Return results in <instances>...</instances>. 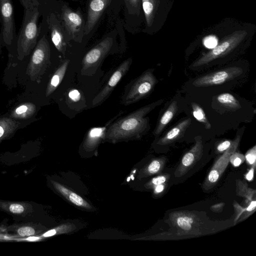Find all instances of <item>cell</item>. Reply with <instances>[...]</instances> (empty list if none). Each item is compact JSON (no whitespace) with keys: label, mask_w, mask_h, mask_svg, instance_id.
I'll use <instances>...</instances> for the list:
<instances>
[{"label":"cell","mask_w":256,"mask_h":256,"mask_svg":"<svg viewBox=\"0 0 256 256\" xmlns=\"http://www.w3.org/2000/svg\"><path fill=\"white\" fill-rule=\"evenodd\" d=\"M164 101L159 100L116 118L108 126L104 140L114 143L140 138L150 128L149 119L146 116Z\"/></svg>","instance_id":"1"},{"label":"cell","mask_w":256,"mask_h":256,"mask_svg":"<svg viewBox=\"0 0 256 256\" xmlns=\"http://www.w3.org/2000/svg\"><path fill=\"white\" fill-rule=\"evenodd\" d=\"M24 8L21 26L17 34L16 50L18 58L22 60L36 46L40 32L39 19L42 16V0H19Z\"/></svg>","instance_id":"2"},{"label":"cell","mask_w":256,"mask_h":256,"mask_svg":"<svg viewBox=\"0 0 256 256\" xmlns=\"http://www.w3.org/2000/svg\"><path fill=\"white\" fill-rule=\"evenodd\" d=\"M153 72V69L146 70L126 86L121 100L123 105L128 106L136 103L152 92L158 82Z\"/></svg>","instance_id":"3"},{"label":"cell","mask_w":256,"mask_h":256,"mask_svg":"<svg viewBox=\"0 0 256 256\" xmlns=\"http://www.w3.org/2000/svg\"><path fill=\"white\" fill-rule=\"evenodd\" d=\"M44 32L41 24L39 37L36 44L32 50L26 70V74L34 81L38 80L44 74L50 64V46L46 34Z\"/></svg>","instance_id":"4"},{"label":"cell","mask_w":256,"mask_h":256,"mask_svg":"<svg viewBox=\"0 0 256 256\" xmlns=\"http://www.w3.org/2000/svg\"><path fill=\"white\" fill-rule=\"evenodd\" d=\"M247 34L244 30L235 31L224 37L217 45L209 52L203 54L195 60L193 67L200 66L225 56L236 48L244 40Z\"/></svg>","instance_id":"5"},{"label":"cell","mask_w":256,"mask_h":256,"mask_svg":"<svg viewBox=\"0 0 256 256\" xmlns=\"http://www.w3.org/2000/svg\"><path fill=\"white\" fill-rule=\"evenodd\" d=\"M112 44V38L106 37L90 50L82 59L81 74L87 76L94 75L110 52Z\"/></svg>","instance_id":"6"},{"label":"cell","mask_w":256,"mask_h":256,"mask_svg":"<svg viewBox=\"0 0 256 256\" xmlns=\"http://www.w3.org/2000/svg\"><path fill=\"white\" fill-rule=\"evenodd\" d=\"M0 34L2 44L16 48L17 34L14 23L12 0H0Z\"/></svg>","instance_id":"7"},{"label":"cell","mask_w":256,"mask_h":256,"mask_svg":"<svg viewBox=\"0 0 256 256\" xmlns=\"http://www.w3.org/2000/svg\"><path fill=\"white\" fill-rule=\"evenodd\" d=\"M62 22L66 36L76 42H80L84 34V22L81 14L72 10L66 5L62 8Z\"/></svg>","instance_id":"8"},{"label":"cell","mask_w":256,"mask_h":256,"mask_svg":"<svg viewBox=\"0 0 256 256\" xmlns=\"http://www.w3.org/2000/svg\"><path fill=\"white\" fill-rule=\"evenodd\" d=\"M132 64V58H129L123 61L114 70L106 85L94 97L92 106L101 104L110 96L115 87L128 71Z\"/></svg>","instance_id":"9"},{"label":"cell","mask_w":256,"mask_h":256,"mask_svg":"<svg viewBox=\"0 0 256 256\" xmlns=\"http://www.w3.org/2000/svg\"><path fill=\"white\" fill-rule=\"evenodd\" d=\"M242 72V70L240 67H228L198 77L193 82L192 84L196 87L220 84L238 76Z\"/></svg>","instance_id":"10"},{"label":"cell","mask_w":256,"mask_h":256,"mask_svg":"<svg viewBox=\"0 0 256 256\" xmlns=\"http://www.w3.org/2000/svg\"><path fill=\"white\" fill-rule=\"evenodd\" d=\"M45 16L51 40L56 50L64 56L66 48V34L62 22L54 12H50L46 16Z\"/></svg>","instance_id":"11"},{"label":"cell","mask_w":256,"mask_h":256,"mask_svg":"<svg viewBox=\"0 0 256 256\" xmlns=\"http://www.w3.org/2000/svg\"><path fill=\"white\" fill-rule=\"evenodd\" d=\"M240 136H238L232 140L231 146L224 152L222 155L216 160L208 176L205 184L212 186L216 183L230 162V156L236 151L240 142Z\"/></svg>","instance_id":"12"},{"label":"cell","mask_w":256,"mask_h":256,"mask_svg":"<svg viewBox=\"0 0 256 256\" xmlns=\"http://www.w3.org/2000/svg\"><path fill=\"white\" fill-rule=\"evenodd\" d=\"M112 0H90L88 10V16L84 27V34H88L92 30L104 10Z\"/></svg>","instance_id":"13"},{"label":"cell","mask_w":256,"mask_h":256,"mask_svg":"<svg viewBox=\"0 0 256 256\" xmlns=\"http://www.w3.org/2000/svg\"><path fill=\"white\" fill-rule=\"evenodd\" d=\"M123 112L112 118L103 126L94 127L90 128L86 135L84 142V146L86 149L92 150L98 146L100 142L105 138L106 130L110 124Z\"/></svg>","instance_id":"14"},{"label":"cell","mask_w":256,"mask_h":256,"mask_svg":"<svg viewBox=\"0 0 256 256\" xmlns=\"http://www.w3.org/2000/svg\"><path fill=\"white\" fill-rule=\"evenodd\" d=\"M191 123V119L187 118L178 122L170 128L158 142L160 145L172 143L182 137Z\"/></svg>","instance_id":"15"},{"label":"cell","mask_w":256,"mask_h":256,"mask_svg":"<svg viewBox=\"0 0 256 256\" xmlns=\"http://www.w3.org/2000/svg\"><path fill=\"white\" fill-rule=\"evenodd\" d=\"M196 138L194 145L183 156L180 168L184 172L191 166L200 158L202 153L203 146L200 136Z\"/></svg>","instance_id":"16"},{"label":"cell","mask_w":256,"mask_h":256,"mask_svg":"<svg viewBox=\"0 0 256 256\" xmlns=\"http://www.w3.org/2000/svg\"><path fill=\"white\" fill-rule=\"evenodd\" d=\"M178 110L177 102L172 101L160 118L157 125L154 130L153 134L158 136L164 130L166 126L173 118Z\"/></svg>","instance_id":"17"},{"label":"cell","mask_w":256,"mask_h":256,"mask_svg":"<svg viewBox=\"0 0 256 256\" xmlns=\"http://www.w3.org/2000/svg\"><path fill=\"white\" fill-rule=\"evenodd\" d=\"M69 63L70 60H64L54 73L47 86L46 92V96H50L61 83L66 74Z\"/></svg>","instance_id":"18"},{"label":"cell","mask_w":256,"mask_h":256,"mask_svg":"<svg viewBox=\"0 0 256 256\" xmlns=\"http://www.w3.org/2000/svg\"><path fill=\"white\" fill-rule=\"evenodd\" d=\"M36 112V106L32 103L22 104L12 112L10 116L14 119L24 120L32 117Z\"/></svg>","instance_id":"19"},{"label":"cell","mask_w":256,"mask_h":256,"mask_svg":"<svg viewBox=\"0 0 256 256\" xmlns=\"http://www.w3.org/2000/svg\"><path fill=\"white\" fill-rule=\"evenodd\" d=\"M20 123L12 118H0V142L15 132Z\"/></svg>","instance_id":"20"},{"label":"cell","mask_w":256,"mask_h":256,"mask_svg":"<svg viewBox=\"0 0 256 256\" xmlns=\"http://www.w3.org/2000/svg\"><path fill=\"white\" fill-rule=\"evenodd\" d=\"M142 4L146 24L150 26L158 6V0H142Z\"/></svg>","instance_id":"21"},{"label":"cell","mask_w":256,"mask_h":256,"mask_svg":"<svg viewBox=\"0 0 256 256\" xmlns=\"http://www.w3.org/2000/svg\"><path fill=\"white\" fill-rule=\"evenodd\" d=\"M218 102L222 106L233 110H238L241 106L238 100L230 93H223L217 96Z\"/></svg>","instance_id":"22"},{"label":"cell","mask_w":256,"mask_h":256,"mask_svg":"<svg viewBox=\"0 0 256 256\" xmlns=\"http://www.w3.org/2000/svg\"><path fill=\"white\" fill-rule=\"evenodd\" d=\"M192 114L198 122L202 124L206 129H210L211 124L202 107L196 102H192Z\"/></svg>","instance_id":"23"},{"label":"cell","mask_w":256,"mask_h":256,"mask_svg":"<svg viewBox=\"0 0 256 256\" xmlns=\"http://www.w3.org/2000/svg\"><path fill=\"white\" fill-rule=\"evenodd\" d=\"M192 219L188 216L181 215L176 218V225L185 230H189L192 228Z\"/></svg>","instance_id":"24"},{"label":"cell","mask_w":256,"mask_h":256,"mask_svg":"<svg viewBox=\"0 0 256 256\" xmlns=\"http://www.w3.org/2000/svg\"><path fill=\"white\" fill-rule=\"evenodd\" d=\"M74 204L84 208H90L89 204L78 194L70 191L67 198Z\"/></svg>","instance_id":"25"},{"label":"cell","mask_w":256,"mask_h":256,"mask_svg":"<svg viewBox=\"0 0 256 256\" xmlns=\"http://www.w3.org/2000/svg\"><path fill=\"white\" fill-rule=\"evenodd\" d=\"M162 162L160 160H152L147 168L148 172L150 174L158 172L163 165Z\"/></svg>","instance_id":"26"},{"label":"cell","mask_w":256,"mask_h":256,"mask_svg":"<svg viewBox=\"0 0 256 256\" xmlns=\"http://www.w3.org/2000/svg\"><path fill=\"white\" fill-rule=\"evenodd\" d=\"M245 160L244 156L242 154L234 152L230 157V162L234 166H238Z\"/></svg>","instance_id":"27"},{"label":"cell","mask_w":256,"mask_h":256,"mask_svg":"<svg viewBox=\"0 0 256 256\" xmlns=\"http://www.w3.org/2000/svg\"><path fill=\"white\" fill-rule=\"evenodd\" d=\"M246 162L251 165L255 166L256 160V146L249 150L244 156Z\"/></svg>","instance_id":"28"},{"label":"cell","mask_w":256,"mask_h":256,"mask_svg":"<svg viewBox=\"0 0 256 256\" xmlns=\"http://www.w3.org/2000/svg\"><path fill=\"white\" fill-rule=\"evenodd\" d=\"M68 101L72 104L79 102L82 96L80 92L76 89H72L68 93Z\"/></svg>","instance_id":"29"},{"label":"cell","mask_w":256,"mask_h":256,"mask_svg":"<svg viewBox=\"0 0 256 256\" xmlns=\"http://www.w3.org/2000/svg\"><path fill=\"white\" fill-rule=\"evenodd\" d=\"M204 44L208 48H212L218 44V40L214 36H208L204 39Z\"/></svg>","instance_id":"30"},{"label":"cell","mask_w":256,"mask_h":256,"mask_svg":"<svg viewBox=\"0 0 256 256\" xmlns=\"http://www.w3.org/2000/svg\"><path fill=\"white\" fill-rule=\"evenodd\" d=\"M18 233L22 236H31L34 234L35 231L32 228L24 226L20 228Z\"/></svg>","instance_id":"31"},{"label":"cell","mask_w":256,"mask_h":256,"mask_svg":"<svg viewBox=\"0 0 256 256\" xmlns=\"http://www.w3.org/2000/svg\"><path fill=\"white\" fill-rule=\"evenodd\" d=\"M232 143V140H225L218 145L216 150L218 152H224L231 146Z\"/></svg>","instance_id":"32"},{"label":"cell","mask_w":256,"mask_h":256,"mask_svg":"<svg viewBox=\"0 0 256 256\" xmlns=\"http://www.w3.org/2000/svg\"><path fill=\"white\" fill-rule=\"evenodd\" d=\"M10 210L14 214L22 213L24 210V207L20 204H12L9 207Z\"/></svg>","instance_id":"33"},{"label":"cell","mask_w":256,"mask_h":256,"mask_svg":"<svg viewBox=\"0 0 256 256\" xmlns=\"http://www.w3.org/2000/svg\"><path fill=\"white\" fill-rule=\"evenodd\" d=\"M54 186L55 188L65 197L67 198L68 194L70 192V190L64 187V186H62V184L54 182Z\"/></svg>","instance_id":"34"},{"label":"cell","mask_w":256,"mask_h":256,"mask_svg":"<svg viewBox=\"0 0 256 256\" xmlns=\"http://www.w3.org/2000/svg\"><path fill=\"white\" fill-rule=\"evenodd\" d=\"M166 180V177L165 176H160L153 178L152 180V184L154 186L164 184Z\"/></svg>","instance_id":"35"},{"label":"cell","mask_w":256,"mask_h":256,"mask_svg":"<svg viewBox=\"0 0 256 256\" xmlns=\"http://www.w3.org/2000/svg\"><path fill=\"white\" fill-rule=\"evenodd\" d=\"M128 9L130 8H138L140 0H125Z\"/></svg>","instance_id":"36"},{"label":"cell","mask_w":256,"mask_h":256,"mask_svg":"<svg viewBox=\"0 0 256 256\" xmlns=\"http://www.w3.org/2000/svg\"><path fill=\"white\" fill-rule=\"evenodd\" d=\"M254 167L255 166L250 169L245 176L246 178L248 181H251L253 180Z\"/></svg>","instance_id":"37"},{"label":"cell","mask_w":256,"mask_h":256,"mask_svg":"<svg viewBox=\"0 0 256 256\" xmlns=\"http://www.w3.org/2000/svg\"><path fill=\"white\" fill-rule=\"evenodd\" d=\"M163 184H164L156 186L154 190V193L159 194L164 190V186Z\"/></svg>","instance_id":"38"},{"label":"cell","mask_w":256,"mask_h":256,"mask_svg":"<svg viewBox=\"0 0 256 256\" xmlns=\"http://www.w3.org/2000/svg\"><path fill=\"white\" fill-rule=\"evenodd\" d=\"M56 233V231L55 229L51 230L43 234L44 237H48L54 235Z\"/></svg>","instance_id":"39"},{"label":"cell","mask_w":256,"mask_h":256,"mask_svg":"<svg viewBox=\"0 0 256 256\" xmlns=\"http://www.w3.org/2000/svg\"><path fill=\"white\" fill-rule=\"evenodd\" d=\"M14 237L12 236H9L6 235L0 234V240H14Z\"/></svg>","instance_id":"40"},{"label":"cell","mask_w":256,"mask_h":256,"mask_svg":"<svg viewBox=\"0 0 256 256\" xmlns=\"http://www.w3.org/2000/svg\"><path fill=\"white\" fill-rule=\"evenodd\" d=\"M40 237H36V236H30L28 238L22 239L23 240H26L28 241H34V240H38L40 239Z\"/></svg>","instance_id":"41"},{"label":"cell","mask_w":256,"mask_h":256,"mask_svg":"<svg viewBox=\"0 0 256 256\" xmlns=\"http://www.w3.org/2000/svg\"><path fill=\"white\" fill-rule=\"evenodd\" d=\"M0 44H2V41L1 37L0 30Z\"/></svg>","instance_id":"42"},{"label":"cell","mask_w":256,"mask_h":256,"mask_svg":"<svg viewBox=\"0 0 256 256\" xmlns=\"http://www.w3.org/2000/svg\"><path fill=\"white\" fill-rule=\"evenodd\" d=\"M130 177V179H132V180H134V178L133 175H132Z\"/></svg>","instance_id":"43"},{"label":"cell","mask_w":256,"mask_h":256,"mask_svg":"<svg viewBox=\"0 0 256 256\" xmlns=\"http://www.w3.org/2000/svg\"><path fill=\"white\" fill-rule=\"evenodd\" d=\"M130 180V176L128 177L127 178V182H129Z\"/></svg>","instance_id":"44"}]
</instances>
